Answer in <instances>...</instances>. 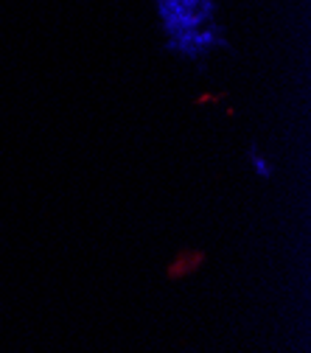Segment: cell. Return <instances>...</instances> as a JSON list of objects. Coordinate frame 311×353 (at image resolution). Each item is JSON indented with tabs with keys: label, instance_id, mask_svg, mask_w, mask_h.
Returning a JSON list of instances; mask_svg holds the SVG:
<instances>
[{
	"label": "cell",
	"instance_id": "obj_1",
	"mask_svg": "<svg viewBox=\"0 0 311 353\" xmlns=\"http://www.w3.org/2000/svg\"><path fill=\"white\" fill-rule=\"evenodd\" d=\"M154 9L165 39L216 23V12H219L216 0H163V3H154Z\"/></svg>",
	"mask_w": 311,
	"mask_h": 353
},
{
	"label": "cell",
	"instance_id": "obj_2",
	"mask_svg": "<svg viewBox=\"0 0 311 353\" xmlns=\"http://www.w3.org/2000/svg\"><path fill=\"white\" fill-rule=\"evenodd\" d=\"M225 48H230V42L219 23H208L202 28L165 39V51L180 59H188V62H205L213 51H225Z\"/></svg>",
	"mask_w": 311,
	"mask_h": 353
},
{
	"label": "cell",
	"instance_id": "obj_3",
	"mask_svg": "<svg viewBox=\"0 0 311 353\" xmlns=\"http://www.w3.org/2000/svg\"><path fill=\"white\" fill-rule=\"evenodd\" d=\"M208 261V255L202 250H180L174 255V261L168 263V270H165V278L168 281H180V278H188L194 275L202 263Z\"/></svg>",
	"mask_w": 311,
	"mask_h": 353
},
{
	"label": "cell",
	"instance_id": "obj_4",
	"mask_svg": "<svg viewBox=\"0 0 311 353\" xmlns=\"http://www.w3.org/2000/svg\"><path fill=\"white\" fill-rule=\"evenodd\" d=\"M247 163H250V168H252V174L258 176V180H263V183L275 180V174H278V171H275L272 160L261 152L258 143H250V146H247Z\"/></svg>",
	"mask_w": 311,
	"mask_h": 353
},
{
	"label": "cell",
	"instance_id": "obj_5",
	"mask_svg": "<svg viewBox=\"0 0 311 353\" xmlns=\"http://www.w3.org/2000/svg\"><path fill=\"white\" fill-rule=\"evenodd\" d=\"M152 3H163V0H152Z\"/></svg>",
	"mask_w": 311,
	"mask_h": 353
}]
</instances>
